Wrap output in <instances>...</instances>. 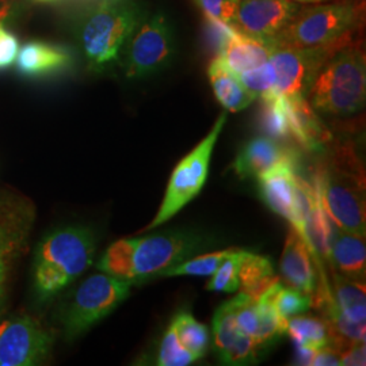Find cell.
Wrapping results in <instances>:
<instances>
[{
    "mask_svg": "<svg viewBox=\"0 0 366 366\" xmlns=\"http://www.w3.org/2000/svg\"><path fill=\"white\" fill-rule=\"evenodd\" d=\"M197 360L193 354L190 353L178 338L174 320L171 322L167 331L164 332L163 338L159 345L157 352V365L159 366H186L194 364Z\"/></svg>",
    "mask_w": 366,
    "mask_h": 366,
    "instance_id": "cell-29",
    "label": "cell"
},
{
    "mask_svg": "<svg viewBox=\"0 0 366 366\" xmlns=\"http://www.w3.org/2000/svg\"><path fill=\"white\" fill-rule=\"evenodd\" d=\"M1 312H3V310H0V315H1Z\"/></svg>",
    "mask_w": 366,
    "mask_h": 366,
    "instance_id": "cell-38",
    "label": "cell"
},
{
    "mask_svg": "<svg viewBox=\"0 0 366 366\" xmlns=\"http://www.w3.org/2000/svg\"><path fill=\"white\" fill-rule=\"evenodd\" d=\"M263 296L273 304L280 317L287 322L296 315L304 314L310 310V307H312L311 296L300 290L289 288L281 282V280L275 282L272 288L267 289Z\"/></svg>",
    "mask_w": 366,
    "mask_h": 366,
    "instance_id": "cell-27",
    "label": "cell"
},
{
    "mask_svg": "<svg viewBox=\"0 0 366 366\" xmlns=\"http://www.w3.org/2000/svg\"><path fill=\"white\" fill-rule=\"evenodd\" d=\"M242 252L243 249H235L228 258L222 261L207 284V290L232 293L239 289V263Z\"/></svg>",
    "mask_w": 366,
    "mask_h": 366,
    "instance_id": "cell-30",
    "label": "cell"
},
{
    "mask_svg": "<svg viewBox=\"0 0 366 366\" xmlns=\"http://www.w3.org/2000/svg\"><path fill=\"white\" fill-rule=\"evenodd\" d=\"M54 337L30 316L0 323V366H36L52 353Z\"/></svg>",
    "mask_w": 366,
    "mask_h": 366,
    "instance_id": "cell-12",
    "label": "cell"
},
{
    "mask_svg": "<svg viewBox=\"0 0 366 366\" xmlns=\"http://www.w3.org/2000/svg\"><path fill=\"white\" fill-rule=\"evenodd\" d=\"M280 269L287 287L300 290L312 299L319 281L317 270L320 266L308 243L293 227H290L287 236Z\"/></svg>",
    "mask_w": 366,
    "mask_h": 366,
    "instance_id": "cell-15",
    "label": "cell"
},
{
    "mask_svg": "<svg viewBox=\"0 0 366 366\" xmlns=\"http://www.w3.org/2000/svg\"><path fill=\"white\" fill-rule=\"evenodd\" d=\"M340 365H365V342L347 345L340 353Z\"/></svg>",
    "mask_w": 366,
    "mask_h": 366,
    "instance_id": "cell-35",
    "label": "cell"
},
{
    "mask_svg": "<svg viewBox=\"0 0 366 366\" xmlns=\"http://www.w3.org/2000/svg\"><path fill=\"white\" fill-rule=\"evenodd\" d=\"M214 350L227 365H249L259 360L262 352L255 342L244 335L236 323L235 299L225 301L213 316Z\"/></svg>",
    "mask_w": 366,
    "mask_h": 366,
    "instance_id": "cell-14",
    "label": "cell"
},
{
    "mask_svg": "<svg viewBox=\"0 0 366 366\" xmlns=\"http://www.w3.org/2000/svg\"><path fill=\"white\" fill-rule=\"evenodd\" d=\"M315 112L328 117H352L366 102V57L360 44L349 42L319 69L307 97Z\"/></svg>",
    "mask_w": 366,
    "mask_h": 366,
    "instance_id": "cell-1",
    "label": "cell"
},
{
    "mask_svg": "<svg viewBox=\"0 0 366 366\" xmlns=\"http://www.w3.org/2000/svg\"><path fill=\"white\" fill-rule=\"evenodd\" d=\"M299 4H317V3H327V1H334V0H292Z\"/></svg>",
    "mask_w": 366,
    "mask_h": 366,
    "instance_id": "cell-36",
    "label": "cell"
},
{
    "mask_svg": "<svg viewBox=\"0 0 366 366\" xmlns=\"http://www.w3.org/2000/svg\"><path fill=\"white\" fill-rule=\"evenodd\" d=\"M34 217V205L27 198L11 196L0 201V310H4L14 266L29 246Z\"/></svg>",
    "mask_w": 366,
    "mask_h": 366,
    "instance_id": "cell-10",
    "label": "cell"
},
{
    "mask_svg": "<svg viewBox=\"0 0 366 366\" xmlns=\"http://www.w3.org/2000/svg\"><path fill=\"white\" fill-rule=\"evenodd\" d=\"M340 48H275L269 60L274 68L275 94L285 98H307L319 69Z\"/></svg>",
    "mask_w": 366,
    "mask_h": 366,
    "instance_id": "cell-11",
    "label": "cell"
},
{
    "mask_svg": "<svg viewBox=\"0 0 366 366\" xmlns=\"http://www.w3.org/2000/svg\"><path fill=\"white\" fill-rule=\"evenodd\" d=\"M172 320L175 325L177 335L183 346L193 354L197 360L205 357L210 342L208 327L197 322L196 317L189 311H181Z\"/></svg>",
    "mask_w": 366,
    "mask_h": 366,
    "instance_id": "cell-26",
    "label": "cell"
},
{
    "mask_svg": "<svg viewBox=\"0 0 366 366\" xmlns=\"http://www.w3.org/2000/svg\"><path fill=\"white\" fill-rule=\"evenodd\" d=\"M235 249H222L216 252L198 254L186 261L181 262L177 266H172L163 272L162 277H179V275H212L216 269L222 264L225 258H228Z\"/></svg>",
    "mask_w": 366,
    "mask_h": 366,
    "instance_id": "cell-28",
    "label": "cell"
},
{
    "mask_svg": "<svg viewBox=\"0 0 366 366\" xmlns=\"http://www.w3.org/2000/svg\"><path fill=\"white\" fill-rule=\"evenodd\" d=\"M297 160V148L284 144L267 136L249 140L232 163V170L242 179L259 178L282 162Z\"/></svg>",
    "mask_w": 366,
    "mask_h": 366,
    "instance_id": "cell-16",
    "label": "cell"
},
{
    "mask_svg": "<svg viewBox=\"0 0 366 366\" xmlns=\"http://www.w3.org/2000/svg\"><path fill=\"white\" fill-rule=\"evenodd\" d=\"M19 52V41L0 24V71L13 66Z\"/></svg>",
    "mask_w": 366,
    "mask_h": 366,
    "instance_id": "cell-33",
    "label": "cell"
},
{
    "mask_svg": "<svg viewBox=\"0 0 366 366\" xmlns=\"http://www.w3.org/2000/svg\"><path fill=\"white\" fill-rule=\"evenodd\" d=\"M362 19V6L349 0L301 4L293 19L272 42L275 48H327L352 42Z\"/></svg>",
    "mask_w": 366,
    "mask_h": 366,
    "instance_id": "cell-4",
    "label": "cell"
},
{
    "mask_svg": "<svg viewBox=\"0 0 366 366\" xmlns=\"http://www.w3.org/2000/svg\"><path fill=\"white\" fill-rule=\"evenodd\" d=\"M280 277L275 275L272 261L254 252H242L239 263V288L240 292L251 299L258 300L262 295Z\"/></svg>",
    "mask_w": 366,
    "mask_h": 366,
    "instance_id": "cell-22",
    "label": "cell"
},
{
    "mask_svg": "<svg viewBox=\"0 0 366 366\" xmlns=\"http://www.w3.org/2000/svg\"><path fill=\"white\" fill-rule=\"evenodd\" d=\"M214 244L216 242L209 236L196 231H167L137 237L133 259V285L162 275L167 269L196 257Z\"/></svg>",
    "mask_w": 366,
    "mask_h": 366,
    "instance_id": "cell-8",
    "label": "cell"
},
{
    "mask_svg": "<svg viewBox=\"0 0 366 366\" xmlns=\"http://www.w3.org/2000/svg\"><path fill=\"white\" fill-rule=\"evenodd\" d=\"M287 332L296 346L320 349L330 345L334 335L326 320L314 316H293L288 320Z\"/></svg>",
    "mask_w": 366,
    "mask_h": 366,
    "instance_id": "cell-23",
    "label": "cell"
},
{
    "mask_svg": "<svg viewBox=\"0 0 366 366\" xmlns=\"http://www.w3.org/2000/svg\"><path fill=\"white\" fill-rule=\"evenodd\" d=\"M37 3H51V1H56V0H34Z\"/></svg>",
    "mask_w": 366,
    "mask_h": 366,
    "instance_id": "cell-37",
    "label": "cell"
},
{
    "mask_svg": "<svg viewBox=\"0 0 366 366\" xmlns=\"http://www.w3.org/2000/svg\"><path fill=\"white\" fill-rule=\"evenodd\" d=\"M274 44L267 39H255L237 29L227 41L217 56L237 76L266 64L274 52Z\"/></svg>",
    "mask_w": 366,
    "mask_h": 366,
    "instance_id": "cell-18",
    "label": "cell"
},
{
    "mask_svg": "<svg viewBox=\"0 0 366 366\" xmlns=\"http://www.w3.org/2000/svg\"><path fill=\"white\" fill-rule=\"evenodd\" d=\"M261 128L263 133L284 144H290L289 124L284 98L278 94L262 98Z\"/></svg>",
    "mask_w": 366,
    "mask_h": 366,
    "instance_id": "cell-25",
    "label": "cell"
},
{
    "mask_svg": "<svg viewBox=\"0 0 366 366\" xmlns=\"http://www.w3.org/2000/svg\"><path fill=\"white\" fill-rule=\"evenodd\" d=\"M131 287V282L105 273L84 280L71 296L60 317L66 340H76L112 314L129 296Z\"/></svg>",
    "mask_w": 366,
    "mask_h": 366,
    "instance_id": "cell-7",
    "label": "cell"
},
{
    "mask_svg": "<svg viewBox=\"0 0 366 366\" xmlns=\"http://www.w3.org/2000/svg\"><path fill=\"white\" fill-rule=\"evenodd\" d=\"M95 237L81 225H66L45 236L33 263L34 290L41 300L51 299L83 274L94 262Z\"/></svg>",
    "mask_w": 366,
    "mask_h": 366,
    "instance_id": "cell-2",
    "label": "cell"
},
{
    "mask_svg": "<svg viewBox=\"0 0 366 366\" xmlns=\"http://www.w3.org/2000/svg\"><path fill=\"white\" fill-rule=\"evenodd\" d=\"M225 122L227 112L222 113L216 119L205 139L177 164L171 174L164 198L157 216L145 227L144 231H154L157 227L166 224L199 194L208 179L212 154Z\"/></svg>",
    "mask_w": 366,
    "mask_h": 366,
    "instance_id": "cell-6",
    "label": "cell"
},
{
    "mask_svg": "<svg viewBox=\"0 0 366 366\" xmlns=\"http://www.w3.org/2000/svg\"><path fill=\"white\" fill-rule=\"evenodd\" d=\"M205 22H207V33L209 37V44H212V46L219 54L222 52L224 45L227 44V41L235 33L236 29L232 25H227L208 18H205Z\"/></svg>",
    "mask_w": 366,
    "mask_h": 366,
    "instance_id": "cell-34",
    "label": "cell"
},
{
    "mask_svg": "<svg viewBox=\"0 0 366 366\" xmlns=\"http://www.w3.org/2000/svg\"><path fill=\"white\" fill-rule=\"evenodd\" d=\"M297 160L282 162L258 178L259 192L264 204L293 224L297 205Z\"/></svg>",
    "mask_w": 366,
    "mask_h": 366,
    "instance_id": "cell-17",
    "label": "cell"
},
{
    "mask_svg": "<svg viewBox=\"0 0 366 366\" xmlns=\"http://www.w3.org/2000/svg\"><path fill=\"white\" fill-rule=\"evenodd\" d=\"M210 84L219 104L231 113L247 109L257 97L244 87L242 80L217 56L208 68Z\"/></svg>",
    "mask_w": 366,
    "mask_h": 366,
    "instance_id": "cell-21",
    "label": "cell"
},
{
    "mask_svg": "<svg viewBox=\"0 0 366 366\" xmlns=\"http://www.w3.org/2000/svg\"><path fill=\"white\" fill-rule=\"evenodd\" d=\"M15 63L21 75L41 78L69 66L71 54L61 46L42 41H30L19 49Z\"/></svg>",
    "mask_w": 366,
    "mask_h": 366,
    "instance_id": "cell-20",
    "label": "cell"
},
{
    "mask_svg": "<svg viewBox=\"0 0 366 366\" xmlns=\"http://www.w3.org/2000/svg\"><path fill=\"white\" fill-rule=\"evenodd\" d=\"M239 79L242 80L244 87L257 98L262 99L275 94L274 68L270 64V61L239 75Z\"/></svg>",
    "mask_w": 366,
    "mask_h": 366,
    "instance_id": "cell-31",
    "label": "cell"
},
{
    "mask_svg": "<svg viewBox=\"0 0 366 366\" xmlns=\"http://www.w3.org/2000/svg\"><path fill=\"white\" fill-rule=\"evenodd\" d=\"M175 34L169 16H145L124 48L122 68L128 79H145L170 66L175 57Z\"/></svg>",
    "mask_w": 366,
    "mask_h": 366,
    "instance_id": "cell-9",
    "label": "cell"
},
{
    "mask_svg": "<svg viewBox=\"0 0 366 366\" xmlns=\"http://www.w3.org/2000/svg\"><path fill=\"white\" fill-rule=\"evenodd\" d=\"M145 16L137 0H101L79 29V44L90 66L102 69L117 61Z\"/></svg>",
    "mask_w": 366,
    "mask_h": 366,
    "instance_id": "cell-3",
    "label": "cell"
},
{
    "mask_svg": "<svg viewBox=\"0 0 366 366\" xmlns=\"http://www.w3.org/2000/svg\"><path fill=\"white\" fill-rule=\"evenodd\" d=\"M300 7L292 0H240L234 27L251 37L273 41Z\"/></svg>",
    "mask_w": 366,
    "mask_h": 366,
    "instance_id": "cell-13",
    "label": "cell"
},
{
    "mask_svg": "<svg viewBox=\"0 0 366 366\" xmlns=\"http://www.w3.org/2000/svg\"><path fill=\"white\" fill-rule=\"evenodd\" d=\"M194 3L205 18L234 26L240 0H194Z\"/></svg>",
    "mask_w": 366,
    "mask_h": 366,
    "instance_id": "cell-32",
    "label": "cell"
},
{
    "mask_svg": "<svg viewBox=\"0 0 366 366\" xmlns=\"http://www.w3.org/2000/svg\"><path fill=\"white\" fill-rule=\"evenodd\" d=\"M328 266L331 270L343 277L355 281H365V236L347 232L335 227Z\"/></svg>",
    "mask_w": 366,
    "mask_h": 366,
    "instance_id": "cell-19",
    "label": "cell"
},
{
    "mask_svg": "<svg viewBox=\"0 0 366 366\" xmlns=\"http://www.w3.org/2000/svg\"><path fill=\"white\" fill-rule=\"evenodd\" d=\"M137 237L121 239L106 249L104 257L98 262L97 267L101 273L112 275L118 280L128 281L133 285V266L134 249Z\"/></svg>",
    "mask_w": 366,
    "mask_h": 366,
    "instance_id": "cell-24",
    "label": "cell"
},
{
    "mask_svg": "<svg viewBox=\"0 0 366 366\" xmlns=\"http://www.w3.org/2000/svg\"><path fill=\"white\" fill-rule=\"evenodd\" d=\"M322 204L343 231L365 236V174L361 163L330 159L317 169Z\"/></svg>",
    "mask_w": 366,
    "mask_h": 366,
    "instance_id": "cell-5",
    "label": "cell"
}]
</instances>
